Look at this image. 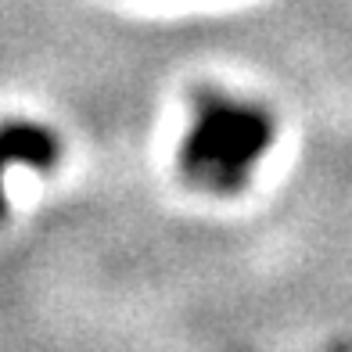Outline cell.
I'll list each match as a JSON object with an SVG mask.
<instances>
[{
	"label": "cell",
	"instance_id": "7a4b0ae2",
	"mask_svg": "<svg viewBox=\"0 0 352 352\" xmlns=\"http://www.w3.org/2000/svg\"><path fill=\"white\" fill-rule=\"evenodd\" d=\"M61 158V140L51 126L11 119L0 122V219L8 216V173L14 166L29 169H54Z\"/></svg>",
	"mask_w": 352,
	"mask_h": 352
},
{
	"label": "cell",
	"instance_id": "3957f363",
	"mask_svg": "<svg viewBox=\"0 0 352 352\" xmlns=\"http://www.w3.org/2000/svg\"><path fill=\"white\" fill-rule=\"evenodd\" d=\"M334 352H352V349H345V345H338V349H334Z\"/></svg>",
	"mask_w": 352,
	"mask_h": 352
},
{
	"label": "cell",
	"instance_id": "6da1fadb",
	"mask_svg": "<svg viewBox=\"0 0 352 352\" xmlns=\"http://www.w3.org/2000/svg\"><path fill=\"white\" fill-rule=\"evenodd\" d=\"M274 133L277 122L266 104L230 98L223 90H198L176 166L190 187L227 198L248 187Z\"/></svg>",
	"mask_w": 352,
	"mask_h": 352
}]
</instances>
